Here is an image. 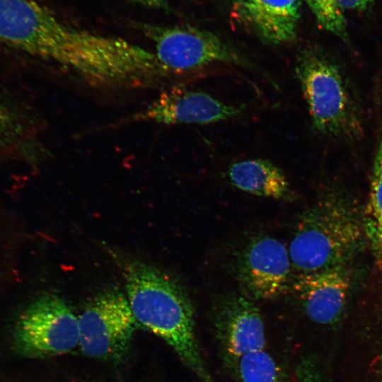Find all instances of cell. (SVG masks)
Wrapping results in <instances>:
<instances>
[{"label": "cell", "mask_w": 382, "mask_h": 382, "mask_svg": "<svg viewBox=\"0 0 382 382\" xmlns=\"http://www.w3.org/2000/svg\"><path fill=\"white\" fill-rule=\"evenodd\" d=\"M31 133V122H27L23 109L11 100H0V150L14 145L40 148L41 144Z\"/></svg>", "instance_id": "9a60e30c"}, {"label": "cell", "mask_w": 382, "mask_h": 382, "mask_svg": "<svg viewBox=\"0 0 382 382\" xmlns=\"http://www.w3.org/2000/svg\"><path fill=\"white\" fill-rule=\"evenodd\" d=\"M230 368L237 382H286L281 368L265 349L242 356Z\"/></svg>", "instance_id": "2e32d148"}, {"label": "cell", "mask_w": 382, "mask_h": 382, "mask_svg": "<svg viewBox=\"0 0 382 382\" xmlns=\"http://www.w3.org/2000/svg\"><path fill=\"white\" fill-rule=\"evenodd\" d=\"M78 317L65 301L54 294L32 302L18 318L14 346L27 357L64 354L79 347Z\"/></svg>", "instance_id": "5b68a950"}, {"label": "cell", "mask_w": 382, "mask_h": 382, "mask_svg": "<svg viewBox=\"0 0 382 382\" xmlns=\"http://www.w3.org/2000/svg\"><path fill=\"white\" fill-rule=\"evenodd\" d=\"M212 323L224 359L229 367L242 356L265 347L261 313L253 300L243 293L219 298L213 308Z\"/></svg>", "instance_id": "30bf717a"}, {"label": "cell", "mask_w": 382, "mask_h": 382, "mask_svg": "<svg viewBox=\"0 0 382 382\" xmlns=\"http://www.w3.org/2000/svg\"><path fill=\"white\" fill-rule=\"evenodd\" d=\"M366 240L382 274V134L371 170L367 200L362 211Z\"/></svg>", "instance_id": "5bb4252c"}, {"label": "cell", "mask_w": 382, "mask_h": 382, "mask_svg": "<svg viewBox=\"0 0 382 382\" xmlns=\"http://www.w3.org/2000/svg\"><path fill=\"white\" fill-rule=\"evenodd\" d=\"M352 283L349 265L296 274L291 289L299 308L313 324L337 330L348 306Z\"/></svg>", "instance_id": "9c48e42d"}, {"label": "cell", "mask_w": 382, "mask_h": 382, "mask_svg": "<svg viewBox=\"0 0 382 382\" xmlns=\"http://www.w3.org/2000/svg\"><path fill=\"white\" fill-rule=\"evenodd\" d=\"M132 25L156 48L159 62L175 79L217 64H227L270 77L236 47L218 35L190 25Z\"/></svg>", "instance_id": "277c9868"}, {"label": "cell", "mask_w": 382, "mask_h": 382, "mask_svg": "<svg viewBox=\"0 0 382 382\" xmlns=\"http://www.w3.org/2000/svg\"><path fill=\"white\" fill-rule=\"evenodd\" d=\"M110 253L138 325L168 344L201 382H214L199 345L192 303L183 287L151 264L115 250Z\"/></svg>", "instance_id": "6da1fadb"}, {"label": "cell", "mask_w": 382, "mask_h": 382, "mask_svg": "<svg viewBox=\"0 0 382 382\" xmlns=\"http://www.w3.org/2000/svg\"><path fill=\"white\" fill-rule=\"evenodd\" d=\"M244 110L243 105L226 103L206 92L178 87L166 90L148 105L122 119L115 127L134 122L207 125L234 118Z\"/></svg>", "instance_id": "ba28073f"}, {"label": "cell", "mask_w": 382, "mask_h": 382, "mask_svg": "<svg viewBox=\"0 0 382 382\" xmlns=\"http://www.w3.org/2000/svg\"><path fill=\"white\" fill-rule=\"evenodd\" d=\"M49 11L35 0H0V46L35 58Z\"/></svg>", "instance_id": "7c38bea8"}, {"label": "cell", "mask_w": 382, "mask_h": 382, "mask_svg": "<svg viewBox=\"0 0 382 382\" xmlns=\"http://www.w3.org/2000/svg\"><path fill=\"white\" fill-rule=\"evenodd\" d=\"M232 264L243 294L253 301L274 299L291 287L288 247L272 236L250 238L235 252Z\"/></svg>", "instance_id": "52a82bcc"}, {"label": "cell", "mask_w": 382, "mask_h": 382, "mask_svg": "<svg viewBox=\"0 0 382 382\" xmlns=\"http://www.w3.org/2000/svg\"><path fill=\"white\" fill-rule=\"evenodd\" d=\"M79 347L87 357L117 359L125 353L138 323L127 296L117 289L91 299L78 317Z\"/></svg>", "instance_id": "8992f818"}, {"label": "cell", "mask_w": 382, "mask_h": 382, "mask_svg": "<svg viewBox=\"0 0 382 382\" xmlns=\"http://www.w3.org/2000/svg\"><path fill=\"white\" fill-rule=\"evenodd\" d=\"M294 382H330V379L319 357L305 354L295 366Z\"/></svg>", "instance_id": "ac0fdd59"}, {"label": "cell", "mask_w": 382, "mask_h": 382, "mask_svg": "<svg viewBox=\"0 0 382 382\" xmlns=\"http://www.w3.org/2000/svg\"><path fill=\"white\" fill-rule=\"evenodd\" d=\"M318 25L342 40L347 41V23L337 0H305Z\"/></svg>", "instance_id": "e0dca14e"}, {"label": "cell", "mask_w": 382, "mask_h": 382, "mask_svg": "<svg viewBox=\"0 0 382 382\" xmlns=\"http://www.w3.org/2000/svg\"><path fill=\"white\" fill-rule=\"evenodd\" d=\"M340 8L345 11H362L368 8L374 0H337Z\"/></svg>", "instance_id": "d6986e66"}, {"label": "cell", "mask_w": 382, "mask_h": 382, "mask_svg": "<svg viewBox=\"0 0 382 382\" xmlns=\"http://www.w3.org/2000/svg\"><path fill=\"white\" fill-rule=\"evenodd\" d=\"M301 0H233L231 16L241 28L264 43L279 45L295 40Z\"/></svg>", "instance_id": "8fae6325"}, {"label": "cell", "mask_w": 382, "mask_h": 382, "mask_svg": "<svg viewBox=\"0 0 382 382\" xmlns=\"http://www.w3.org/2000/svg\"><path fill=\"white\" fill-rule=\"evenodd\" d=\"M366 240L363 214L347 197H320L299 217L288 246L297 274L348 265Z\"/></svg>", "instance_id": "7a4b0ae2"}, {"label": "cell", "mask_w": 382, "mask_h": 382, "mask_svg": "<svg viewBox=\"0 0 382 382\" xmlns=\"http://www.w3.org/2000/svg\"><path fill=\"white\" fill-rule=\"evenodd\" d=\"M227 175L236 188L274 199L289 200L294 197L284 172L265 158H250L230 165Z\"/></svg>", "instance_id": "4fadbf2b"}, {"label": "cell", "mask_w": 382, "mask_h": 382, "mask_svg": "<svg viewBox=\"0 0 382 382\" xmlns=\"http://www.w3.org/2000/svg\"><path fill=\"white\" fill-rule=\"evenodd\" d=\"M133 3L154 8H167L166 0H129Z\"/></svg>", "instance_id": "ffe728a7"}, {"label": "cell", "mask_w": 382, "mask_h": 382, "mask_svg": "<svg viewBox=\"0 0 382 382\" xmlns=\"http://www.w3.org/2000/svg\"><path fill=\"white\" fill-rule=\"evenodd\" d=\"M294 71L314 132L342 140L358 139L363 132L359 104L337 60L308 45L297 53Z\"/></svg>", "instance_id": "3957f363"}]
</instances>
